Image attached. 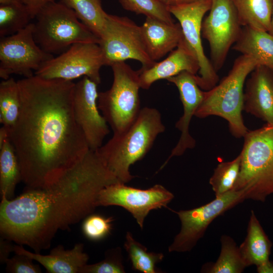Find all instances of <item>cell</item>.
I'll return each instance as SVG.
<instances>
[{
  "label": "cell",
  "instance_id": "cell-1",
  "mask_svg": "<svg viewBox=\"0 0 273 273\" xmlns=\"http://www.w3.org/2000/svg\"><path fill=\"white\" fill-rule=\"evenodd\" d=\"M18 81L21 109L10 131L27 188L46 187L89 150L74 117L75 83L34 75Z\"/></svg>",
  "mask_w": 273,
  "mask_h": 273
},
{
  "label": "cell",
  "instance_id": "cell-2",
  "mask_svg": "<svg viewBox=\"0 0 273 273\" xmlns=\"http://www.w3.org/2000/svg\"><path fill=\"white\" fill-rule=\"evenodd\" d=\"M117 181L98 151L89 149L49 186L26 188L14 199L1 198V236L40 253L50 248L59 231L92 214L100 191Z\"/></svg>",
  "mask_w": 273,
  "mask_h": 273
},
{
  "label": "cell",
  "instance_id": "cell-3",
  "mask_svg": "<svg viewBox=\"0 0 273 273\" xmlns=\"http://www.w3.org/2000/svg\"><path fill=\"white\" fill-rule=\"evenodd\" d=\"M165 130L160 112L154 108L144 107L127 129L113 134L96 150L118 180L126 184L135 177L130 172V166L145 156L157 136Z\"/></svg>",
  "mask_w": 273,
  "mask_h": 273
},
{
  "label": "cell",
  "instance_id": "cell-4",
  "mask_svg": "<svg viewBox=\"0 0 273 273\" xmlns=\"http://www.w3.org/2000/svg\"><path fill=\"white\" fill-rule=\"evenodd\" d=\"M257 66L256 60L250 56L242 55L237 58L220 82L204 92L195 116L200 118L212 115L223 118L228 122L230 132L234 137H244L248 131L242 115L244 87L247 77Z\"/></svg>",
  "mask_w": 273,
  "mask_h": 273
},
{
  "label": "cell",
  "instance_id": "cell-5",
  "mask_svg": "<svg viewBox=\"0 0 273 273\" xmlns=\"http://www.w3.org/2000/svg\"><path fill=\"white\" fill-rule=\"evenodd\" d=\"M244 138L240 171L232 190L263 202L273 194V125L248 130Z\"/></svg>",
  "mask_w": 273,
  "mask_h": 273
},
{
  "label": "cell",
  "instance_id": "cell-6",
  "mask_svg": "<svg viewBox=\"0 0 273 273\" xmlns=\"http://www.w3.org/2000/svg\"><path fill=\"white\" fill-rule=\"evenodd\" d=\"M35 18V41L49 54L64 52L77 43H99V38L80 21L74 11L60 2L47 5Z\"/></svg>",
  "mask_w": 273,
  "mask_h": 273
},
{
  "label": "cell",
  "instance_id": "cell-7",
  "mask_svg": "<svg viewBox=\"0 0 273 273\" xmlns=\"http://www.w3.org/2000/svg\"><path fill=\"white\" fill-rule=\"evenodd\" d=\"M111 67L113 73L112 86L99 93L98 105L113 134H118L133 123L142 109L139 94L140 72L124 62Z\"/></svg>",
  "mask_w": 273,
  "mask_h": 273
},
{
  "label": "cell",
  "instance_id": "cell-8",
  "mask_svg": "<svg viewBox=\"0 0 273 273\" xmlns=\"http://www.w3.org/2000/svg\"><path fill=\"white\" fill-rule=\"evenodd\" d=\"M99 39L106 66L132 59L145 69L156 62L147 53L141 26L126 17L107 14Z\"/></svg>",
  "mask_w": 273,
  "mask_h": 273
},
{
  "label": "cell",
  "instance_id": "cell-9",
  "mask_svg": "<svg viewBox=\"0 0 273 273\" xmlns=\"http://www.w3.org/2000/svg\"><path fill=\"white\" fill-rule=\"evenodd\" d=\"M245 199L243 192L231 190L198 207L179 211L171 210L177 215L181 227L168 247L169 252L191 251L213 220Z\"/></svg>",
  "mask_w": 273,
  "mask_h": 273
},
{
  "label": "cell",
  "instance_id": "cell-10",
  "mask_svg": "<svg viewBox=\"0 0 273 273\" xmlns=\"http://www.w3.org/2000/svg\"><path fill=\"white\" fill-rule=\"evenodd\" d=\"M105 65L104 55L98 43H77L46 61L34 74L46 79L67 81L87 76L99 84L101 81L100 69Z\"/></svg>",
  "mask_w": 273,
  "mask_h": 273
},
{
  "label": "cell",
  "instance_id": "cell-11",
  "mask_svg": "<svg viewBox=\"0 0 273 273\" xmlns=\"http://www.w3.org/2000/svg\"><path fill=\"white\" fill-rule=\"evenodd\" d=\"M173 194L161 185L147 189L131 187L117 181L106 186L99 192L97 206H117L129 212L142 229L145 219L153 210L167 207Z\"/></svg>",
  "mask_w": 273,
  "mask_h": 273
},
{
  "label": "cell",
  "instance_id": "cell-12",
  "mask_svg": "<svg viewBox=\"0 0 273 273\" xmlns=\"http://www.w3.org/2000/svg\"><path fill=\"white\" fill-rule=\"evenodd\" d=\"M242 28L232 0H211L210 13L202 21L201 33L209 43L211 63L216 72L223 66Z\"/></svg>",
  "mask_w": 273,
  "mask_h": 273
},
{
  "label": "cell",
  "instance_id": "cell-13",
  "mask_svg": "<svg viewBox=\"0 0 273 273\" xmlns=\"http://www.w3.org/2000/svg\"><path fill=\"white\" fill-rule=\"evenodd\" d=\"M33 30L34 23H30L16 33L1 38L0 77L3 80L13 74L31 77L33 71L54 57L37 44Z\"/></svg>",
  "mask_w": 273,
  "mask_h": 273
},
{
  "label": "cell",
  "instance_id": "cell-14",
  "mask_svg": "<svg viewBox=\"0 0 273 273\" xmlns=\"http://www.w3.org/2000/svg\"><path fill=\"white\" fill-rule=\"evenodd\" d=\"M211 6V0H199L167 6L169 12L178 21L184 38L197 57L200 75H196L197 81L199 87L206 90L215 86L218 80L216 71L204 52L201 40L203 19Z\"/></svg>",
  "mask_w": 273,
  "mask_h": 273
},
{
  "label": "cell",
  "instance_id": "cell-15",
  "mask_svg": "<svg viewBox=\"0 0 273 273\" xmlns=\"http://www.w3.org/2000/svg\"><path fill=\"white\" fill-rule=\"evenodd\" d=\"M98 84L87 76L75 83L73 98L74 117L90 150H96L110 132L98 105Z\"/></svg>",
  "mask_w": 273,
  "mask_h": 273
},
{
  "label": "cell",
  "instance_id": "cell-16",
  "mask_svg": "<svg viewBox=\"0 0 273 273\" xmlns=\"http://www.w3.org/2000/svg\"><path fill=\"white\" fill-rule=\"evenodd\" d=\"M167 80L177 87L183 104L184 113L175 124L176 128L181 132L180 138L159 171L164 167L172 157L181 156L187 149L195 147L196 141L190 133L189 126L193 116H195L203 100L204 92L201 90L198 84L196 74L188 71L181 72Z\"/></svg>",
  "mask_w": 273,
  "mask_h": 273
},
{
  "label": "cell",
  "instance_id": "cell-17",
  "mask_svg": "<svg viewBox=\"0 0 273 273\" xmlns=\"http://www.w3.org/2000/svg\"><path fill=\"white\" fill-rule=\"evenodd\" d=\"M246 81L243 110L273 125V70L258 65Z\"/></svg>",
  "mask_w": 273,
  "mask_h": 273
},
{
  "label": "cell",
  "instance_id": "cell-18",
  "mask_svg": "<svg viewBox=\"0 0 273 273\" xmlns=\"http://www.w3.org/2000/svg\"><path fill=\"white\" fill-rule=\"evenodd\" d=\"M200 70L197 57L184 37L174 50L163 60L151 67L140 69V84L141 88L148 89L155 81L167 79L183 71L196 74Z\"/></svg>",
  "mask_w": 273,
  "mask_h": 273
},
{
  "label": "cell",
  "instance_id": "cell-19",
  "mask_svg": "<svg viewBox=\"0 0 273 273\" xmlns=\"http://www.w3.org/2000/svg\"><path fill=\"white\" fill-rule=\"evenodd\" d=\"M141 27L147 53L155 62L176 48L184 37L179 23L146 17Z\"/></svg>",
  "mask_w": 273,
  "mask_h": 273
},
{
  "label": "cell",
  "instance_id": "cell-20",
  "mask_svg": "<svg viewBox=\"0 0 273 273\" xmlns=\"http://www.w3.org/2000/svg\"><path fill=\"white\" fill-rule=\"evenodd\" d=\"M82 243L76 244L71 249L63 246L53 248L48 255L26 250L22 245H14L15 253L28 256L41 264L49 273H79L80 269L87 263L88 255L83 251Z\"/></svg>",
  "mask_w": 273,
  "mask_h": 273
},
{
  "label": "cell",
  "instance_id": "cell-21",
  "mask_svg": "<svg viewBox=\"0 0 273 273\" xmlns=\"http://www.w3.org/2000/svg\"><path fill=\"white\" fill-rule=\"evenodd\" d=\"M233 49L273 70V35L268 32L243 27Z\"/></svg>",
  "mask_w": 273,
  "mask_h": 273
},
{
  "label": "cell",
  "instance_id": "cell-22",
  "mask_svg": "<svg viewBox=\"0 0 273 273\" xmlns=\"http://www.w3.org/2000/svg\"><path fill=\"white\" fill-rule=\"evenodd\" d=\"M271 247V242L251 210L246 237L239 247L246 266H257L268 260Z\"/></svg>",
  "mask_w": 273,
  "mask_h": 273
},
{
  "label": "cell",
  "instance_id": "cell-23",
  "mask_svg": "<svg viewBox=\"0 0 273 273\" xmlns=\"http://www.w3.org/2000/svg\"><path fill=\"white\" fill-rule=\"evenodd\" d=\"M243 27L268 32L271 25L273 0H232Z\"/></svg>",
  "mask_w": 273,
  "mask_h": 273
},
{
  "label": "cell",
  "instance_id": "cell-24",
  "mask_svg": "<svg viewBox=\"0 0 273 273\" xmlns=\"http://www.w3.org/2000/svg\"><path fill=\"white\" fill-rule=\"evenodd\" d=\"M22 180L19 163L10 139L0 146V193L1 198L12 199L18 183Z\"/></svg>",
  "mask_w": 273,
  "mask_h": 273
},
{
  "label": "cell",
  "instance_id": "cell-25",
  "mask_svg": "<svg viewBox=\"0 0 273 273\" xmlns=\"http://www.w3.org/2000/svg\"><path fill=\"white\" fill-rule=\"evenodd\" d=\"M221 250L217 260L204 264L201 272L206 273H241L247 267L239 247L234 240L226 235L220 238Z\"/></svg>",
  "mask_w": 273,
  "mask_h": 273
},
{
  "label": "cell",
  "instance_id": "cell-26",
  "mask_svg": "<svg viewBox=\"0 0 273 273\" xmlns=\"http://www.w3.org/2000/svg\"><path fill=\"white\" fill-rule=\"evenodd\" d=\"M59 2L73 10L80 21L100 37L107 15L102 8L101 0H60Z\"/></svg>",
  "mask_w": 273,
  "mask_h": 273
},
{
  "label": "cell",
  "instance_id": "cell-27",
  "mask_svg": "<svg viewBox=\"0 0 273 273\" xmlns=\"http://www.w3.org/2000/svg\"><path fill=\"white\" fill-rule=\"evenodd\" d=\"M21 109V98L18 81L13 78L0 83V122L9 130L16 123Z\"/></svg>",
  "mask_w": 273,
  "mask_h": 273
},
{
  "label": "cell",
  "instance_id": "cell-28",
  "mask_svg": "<svg viewBox=\"0 0 273 273\" xmlns=\"http://www.w3.org/2000/svg\"><path fill=\"white\" fill-rule=\"evenodd\" d=\"M123 246L133 270L143 273L160 272L156 264L163 259V253L148 251L147 247L135 240L129 232L126 234Z\"/></svg>",
  "mask_w": 273,
  "mask_h": 273
},
{
  "label": "cell",
  "instance_id": "cell-29",
  "mask_svg": "<svg viewBox=\"0 0 273 273\" xmlns=\"http://www.w3.org/2000/svg\"><path fill=\"white\" fill-rule=\"evenodd\" d=\"M32 19L23 3L0 6V35L3 37L16 33L25 28Z\"/></svg>",
  "mask_w": 273,
  "mask_h": 273
},
{
  "label": "cell",
  "instance_id": "cell-30",
  "mask_svg": "<svg viewBox=\"0 0 273 273\" xmlns=\"http://www.w3.org/2000/svg\"><path fill=\"white\" fill-rule=\"evenodd\" d=\"M241 158L239 154L234 160L218 164L209 179L215 197L232 190L239 176Z\"/></svg>",
  "mask_w": 273,
  "mask_h": 273
},
{
  "label": "cell",
  "instance_id": "cell-31",
  "mask_svg": "<svg viewBox=\"0 0 273 273\" xmlns=\"http://www.w3.org/2000/svg\"><path fill=\"white\" fill-rule=\"evenodd\" d=\"M126 10L146 17L157 19L167 23H174L171 13L165 6L158 0H118Z\"/></svg>",
  "mask_w": 273,
  "mask_h": 273
},
{
  "label": "cell",
  "instance_id": "cell-32",
  "mask_svg": "<svg viewBox=\"0 0 273 273\" xmlns=\"http://www.w3.org/2000/svg\"><path fill=\"white\" fill-rule=\"evenodd\" d=\"M123 257L120 247L108 250L101 261L82 266L79 273H124Z\"/></svg>",
  "mask_w": 273,
  "mask_h": 273
},
{
  "label": "cell",
  "instance_id": "cell-33",
  "mask_svg": "<svg viewBox=\"0 0 273 273\" xmlns=\"http://www.w3.org/2000/svg\"><path fill=\"white\" fill-rule=\"evenodd\" d=\"M113 217L90 214L85 217L82 225L84 235L92 241H99L106 238L112 230Z\"/></svg>",
  "mask_w": 273,
  "mask_h": 273
},
{
  "label": "cell",
  "instance_id": "cell-34",
  "mask_svg": "<svg viewBox=\"0 0 273 273\" xmlns=\"http://www.w3.org/2000/svg\"><path fill=\"white\" fill-rule=\"evenodd\" d=\"M33 259L27 255L15 253L9 258L6 262V270L12 273H40L39 265L35 264Z\"/></svg>",
  "mask_w": 273,
  "mask_h": 273
},
{
  "label": "cell",
  "instance_id": "cell-35",
  "mask_svg": "<svg viewBox=\"0 0 273 273\" xmlns=\"http://www.w3.org/2000/svg\"><path fill=\"white\" fill-rule=\"evenodd\" d=\"M28 9L32 19L35 18L38 13L47 5L55 0H21Z\"/></svg>",
  "mask_w": 273,
  "mask_h": 273
},
{
  "label": "cell",
  "instance_id": "cell-36",
  "mask_svg": "<svg viewBox=\"0 0 273 273\" xmlns=\"http://www.w3.org/2000/svg\"><path fill=\"white\" fill-rule=\"evenodd\" d=\"M12 241L1 237L0 239V262L5 263L9 258L11 252H14V245L11 243Z\"/></svg>",
  "mask_w": 273,
  "mask_h": 273
},
{
  "label": "cell",
  "instance_id": "cell-37",
  "mask_svg": "<svg viewBox=\"0 0 273 273\" xmlns=\"http://www.w3.org/2000/svg\"><path fill=\"white\" fill-rule=\"evenodd\" d=\"M259 273H273V262L269 259L256 266Z\"/></svg>",
  "mask_w": 273,
  "mask_h": 273
},
{
  "label": "cell",
  "instance_id": "cell-38",
  "mask_svg": "<svg viewBox=\"0 0 273 273\" xmlns=\"http://www.w3.org/2000/svg\"><path fill=\"white\" fill-rule=\"evenodd\" d=\"M22 3L21 0H0L1 5H8Z\"/></svg>",
  "mask_w": 273,
  "mask_h": 273
},
{
  "label": "cell",
  "instance_id": "cell-39",
  "mask_svg": "<svg viewBox=\"0 0 273 273\" xmlns=\"http://www.w3.org/2000/svg\"><path fill=\"white\" fill-rule=\"evenodd\" d=\"M166 6L173 5L176 4V0H158Z\"/></svg>",
  "mask_w": 273,
  "mask_h": 273
},
{
  "label": "cell",
  "instance_id": "cell-40",
  "mask_svg": "<svg viewBox=\"0 0 273 273\" xmlns=\"http://www.w3.org/2000/svg\"><path fill=\"white\" fill-rule=\"evenodd\" d=\"M199 0H176V4H184V3H189L191 2H194Z\"/></svg>",
  "mask_w": 273,
  "mask_h": 273
},
{
  "label": "cell",
  "instance_id": "cell-41",
  "mask_svg": "<svg viewBox=\"0 0 273 273\" xmlns=\"http://www.w3.org/2000/svg\"><path fill=\"white\" fill-rule=\"evenodd\" d=\"M268 32L273 35V10H272V17H271L270 28Z\"/></svg>",
  "mask_w": 273,
  "mask_h": 273
}]
</instances>
